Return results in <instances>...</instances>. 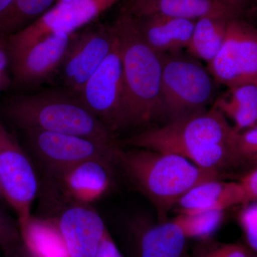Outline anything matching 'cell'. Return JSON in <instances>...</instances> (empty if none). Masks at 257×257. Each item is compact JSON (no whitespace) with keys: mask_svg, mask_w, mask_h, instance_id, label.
Here are the masks:
<instances>
[{"mask_svg":"<svg viewBox=\"0 0 257 257\" xmlns=\"http://www.w3.org/2000/svg\"><path fill=\"white\" fill-rule=\"evenodd\" d=\"M114 163L128 181L155 205L160 222L167 220L171 209L185 193L198 184L219 179L221 174L203 170L179 155L117 147Z\"/></svg>","mask_w":257,"mask_h":257,"instance_id":"7a4b0ae2","label":"cell"},{"mask_svg":"<svg viewBox=\"0 0 257 257\" xmlns=\"http://www.w3.org/2000/svg\"><path fill=\"white\" fill-rule=\"evenodd\" d=\"M235 147L243 163L257 160V126L237 132Z\"/></svg>","mask_w":257,"mask_h":257,"instance_id":"4316f807","label":"cell"},{"mask_svg":"<svg viewBox=\"0 0 257 257\" xmlns=\"http://www.w3.org/2000/svg\"><path fill=\"white\" fill-rule=\"evenodd\" d=\"M187 238L171 221L157 224L136 221L128 226L124 257H184Z\"/></svg>","mask_w":257,"mask_h":257,"instance_id":"9a60e30c","label":"cell"},{"mask_svg":"<svg viewBox=\"0 0 257 257\" xmlns=\"http://www.w3.org/2000/svg\"><path fill=\"white\" fill-rule=\"evenodd\" d=\"M249 257H256V253H253Z\"/></svg>","mask_w":257,"mask_h":257,"instance_id":"e575fe53","label":"cell"},{"mask_svg":"<svg viewBox=\"0 0 257 257\" xmlns=\"http://www.w3.org/2000/svg\"><path fill=\"white\" fill-rule=\"evenodd\" d=\"M236 133L224 115L212 106L202 114L148 128L124 144L179 155L199 168L221 174L243 164L235 147Z\"/></svg>","mask_w":257,"mask_h":257,"instance_id":"6da1fadb","label":"cell"},{"mask_svg":"<svg viewBox=\"0 0 257 257\" xmlns=\"http://www.w3.org/2000/svg\"><path fill=\"white\" fill-rule=\"evenodd\" d=\"M240 189L244 198L245 204L256 202L257 200V169L254 167L239 179Z\"/></svg>","mask_w":257,"mask_h":257,"instance_id":"83f0119b","label":"cell"},{"mask_svg":"<svg viewBox=\"0 0 257 257\" xmlns=\"http://www.w3.org/2000/svg\"><path fill=\"white\" fill-rule=\"evenodd\" d=\"M13 0H0V16L8 10Z\"/></svg>","mask_w":257,"mask_h":257,"instance_id":"4dcf8cb0","label":"cell"},{"mask_svg":"<svg viewBox=\"0 0 257 257\" xmlns=\"http://www.w3.org/2000/svg\"><path fill=\"white\" fill-rule=\"evenodd\" d=\"M243 5L222 0H127L121 13L133 18L160 15L197 20L206 17L240 18Z\"/></svg>","mask_w":257,"mask_h":257,"instance_id":"5bb4252c","label":"cell"},{"mask_svg":"<svg viewBox=\"0 0 257 257\" xmlns=\"http://www.w3.org/2000/svg\"><path fill=\"white\" fill-rule=\"evenodd\" d=\"M55 0H13L0 16V36L13 35L35 22L52 7Z\"/></svg>","mask_w":257,"mask_h":257,"instance_id":"7402d4cb","label":"cell"},{"mask_svg":"<svg viewBox=\"0 0 257 257\" xmlns=\"http://www.w3.org/2000/svg\"><path fill=\"white\" fill-rule=\"evenodd\" d=\"M121 0H73L56 3L45 14L7 39L10 57L49 35L73 34Z\"/></svg>","mask_w":257,"mask_h":257,"instance_id":"8992f818","label":"cell"},{"mask_svg":"<svg viewBox=\"0 0 257 257\" xmlns=\"http://www.w3.org/2000/svg\"><path fill=\"white\" fill-rule=\"evenodd\" d=\"M73 1V0H55L56 3H65V2Z\"/></svg>","mask_w":257,"mask_h":257,"instance_id":"836d02e7","label":"cell"},{"mask_svg":"<svg viewBox=\"0 0 257 257\" xmlns=\"http://www.w3.org/2000/svg\"><path fill=\"white\" fill-rule=\"evenodd\" d=\"M238 221L242 230L246 246L253 252L257 251V204H243L238 214Z\"/></svg>","mask_w":257,"mask_h":257,"instance_id":"484cf974","label":"cell"},{"mask_svg":"<svg viewBox=\"0 0 257 257\" xmlns=\"http://www.w3.org/2000/svg\"><path fill=\"white\" fill-rule=\"evenodd\" d=\"M253 253L246 244L218 242L210 239L199 241L191 257H249Z\"/></svg>","mask_w":257,"mask_h":257,"instance_id":"cb8c5ba5","label":"cell"},{"mask_svg":"<svg viewBox=\"0 0 257 257\" xmlns=\"http://www.w3.org/2000/svg\"><path fill=\"white\" fill-rule=\"evenodd\" d=\"M112 25L122 63L121 128L150 124L162 117V55L145 42L130 15L121 13Z\"/></svg>","mask_w":257,"mask_h":257,"instance_id":"3957f363","label":"cell"},{"mask_svg":"<svg viewBox=\"0 0 257 257\" xmlns=\"http://www.w3.org/2000/svg\"><path fill=\"white\" fill-rule=\"evenodd\" d=\"M28 146L52 177L89 160L114 164L116 146L77 135L23 130Z\"/></svg>","mask_w":257,"mask_h":257,"instance_id":"52a82bcc","label":"cell"},{"mask_svg":"<svg viewBox=\"0 0 257 257\" xmlns=\"http://www.w3.org/2000/svg\"><path fill=\"white\" fill-rule=\"evenodd\" d=\"M38 190V177L30 157L0 123V192L16 213L19 226L31 216Z\"/></svg>","mask_w":257,"mask_h":257,"instance_id":"9c48e42d","label":"cell"},{"mask_svg":"<svg viewBox=\"0 0 257 257\" xmlns=\"http://www.w3.org/2000/svg\"><path fill=\"white\" fill-rule=\"evenodd\" d=\"M114 40L112 25L72 35L59 68L65 92L78 97L88 79L110 52Z\"/></svg>","mask_w":257,"mask_h":257,"instance_id":"8fae6325","label":"cell"},{"mask_svg":"<svg viewBox=\"0 0 257 257\" xmlns=\"http://www.w3.org/2000/svg\"><path fill=\"white\" fill-rule=\"evenodd\" d=\"M78 97L112 133L121 128L122 63L116 32L110 52L88 79Z\"/></svg>","mask_w":257,"mask_h":257,"instance_id":"30bf717a","label":"cell"},{"mask_svg":"<svg viewBox=\"0 0 257 257\" xmlns=\"http://www.w3.org/2000/svg\"><path fill=\"white\" fill-rule=\"evenodd\" d=\"M230 19L206 17L196 20L187 50L189 55L210 63L220 50Z\"/></svg>","mask_w":257,"mask_h":257,"instance_id":"44dd1931","label":"cell"},{"mask_svg":"<svg viewBox=\"0 0 257 257\" xmlns=\"http://www.w3.org/2000/svg\"><path fill=\"white\" fill-rule=\"evenodd\" d=\"M228 89L227 92L216 98L213 106L225 117L232 120L236 132L257 126V84Z\"/></svg>","mask_w":257,"mask_h":257,"instance_id":"ffe728a7","label":"cell"},{"mask_svg":"<svg viewBox=\"0 0 257 257\" xmlns=\"http://www.w3.org/2000/svg\"><path fill=\"white\" fill-rule=\"evenodd\" d=\"M74 34V33H73ZM73 34H54L10 57L15 81L35 87L59 69Z\"/></svg>","mask_w":257,"mask_h":257,"instance_id":"4fadbf2b","label":"cell"},{"mask_svg":"<svg viewBox=\"0 0 257 257\" xmlns=\"http://www.w3.org/2000/svg\"><path fill=\"white\" fill-rule=\"evenodd\" d=\"M10 119L22 130L77 135L116 146V138L77 96L46 92L15 96L7 107Z\"/></svg>","mask_w":257,"mask_h":257,"instance_id":"277c9868","label":"cell"},{"mask_svg":"<svg viewBox=\"0 0 257 257\" xmlns=\"http://www.w3.org/2000/svg\"><path fill=\"white\" fill-rule=\"evenodd\" d=\"M10 56L8 53L7 40L0 41V79H2L7 67L10 64Z\"/></svg>","mask_w":257,"mask_h":257,"instance_id":"f546056e","label":"cell"},{"mask_svg":"<svg viewBox=\"0 0 257 257\" xmlns=\"http://www.w3.org/2000/svg\"><path fill=\"white\" fill-rule=\"evenodd\" d=\"M3 199V197H2L1 192H0V199Z\"/></svg>","mask_w":257,"mask_h":257,"instance_id":"d590c367","label":"cell"},{"mask_svg":"<svg viewBox=\"0 0 257 257\" xmlns=\"http://www.w3.org/2000/svg\"><path fill=\"white\" fill-rule=\"evenodd\" d=\"M224 211L216 209L194 214H179L172 221L178 225L187 239H210L224 221Z\"/></svg>","mask_w":257,"mask_h":257,"instance_id":"603a6c76","label":"cell"},{"mask_svg":"<svg viewBox=\"0 0 257 257\" xmlns=\"http://www.w3.org/2000/svg\"><path fill=\"white\" fill-rule=\"evenodd\" d=\"M13 257H32L28 252L24 245L20 247L16 253Z\"/></svg>","mask_w":257,"mask_h":257,"instance_id":"1f68e13d","label":"cell"},{"mask_svg":"<svg viewBox=\"0 0 257 257\" xmlns=\"http://www.w3.org/2000/svg\"><path fill=\"white\" fill-rule=\"evenodd\" d=\"M222 1L228 2V3H234V4L243 5L242 0H222Z\"/></svg>","mask_w":257,"mask_h":257,"instance_id":"d6a6232c","label":"cell"},{"mask_svg":"<svg viewBox=\"0 0 257 257\" xmlns=\"http://www.w3.org/2000/svg\"><path fill=\"white\" fill-rule=\"evenodd\" d=\"M207 69L228 88L257 84L256 29L240 18L230 19L224 42Z\"/></svg>","mask_w":257,"mask_h":257,"instance_id":"ba28073f","label":"cell"},{"mask_svg":"<svg viewBox=\"0 0 257 257\" xmlns=\"http://www.w3.org/2000/svg\"><path fill=\"white\" fill-rule=\"evenodd\" d=\"M113 164L89 160L72 166L53 177L61 196L69 202L90 205L111 187Z\"/></svg>","mask_w":257,"mask_h":257,"instance_id":"2e32d148","label":"cell"},{"mask_svg":"<svg viewBox=\"0 0 257 257\" xmlns=\"http://www.w3.org/2000/svg\"><path fill=\"white\" fill-rule=\"evenodd\" d=\"M245 204L237 182L212 179L198 184L184 194L176 203L179 214H194L199 211L225 210L236 204Z\"/></svg>","mask_w":257,"mask_h":257,"instance_id":"ac0fdd59","label":"cell"},{"mask_svg":"<svg viewBox=\"0 0 257 257\" xmlns=\"http://www.w3.org/2000/svg\"><path fill=\"white\" fill-rule=\"evenodd\" d=\"M67 205L53 216L68 257H96L107 226L90 205L65 200Z\"/></svg>","mask_w":257,"mask_h":257,"instance_id":"7c38bea8","label":"cell"},{"mask_svg":"<svg viewBox=\"0 0 257 257\" xmlns=\"http://www.w3.org/2000/svg\"><path fill=\"white\" fill-rule=\"evenodd\" d=\"M23 243L18 221L0 208V249L5 257L13 256Z\"/></svg>","mask_w":257,"mask_h":257,"instance_id":"d4e9b609","label":"cell"},{"mask_svg":"<svg viewBox=\"0 0 257 257\" xmlns=\"http://www.w3.org/2000/svg\"><path fill=\"white\" fill-rule=\"evenodd\" d=\"M216 83L208 69L189 54L162 55V117L170 123L205 112L215 100Z\"/></svg>","mask_w":257,"mask_h":257,"instance_id":"5b68a950","label":"cell"},{"mask_svg":"<svg viewBox=\"0 0 257 257\" xmlns=\"http://www.w3.org/2000/svg\"><path fill=\"white\" fill-rule=\"evenodd\" d=\"M96 257H124L108 228L101 239Z\"/></svg>","mask_w":257,"mask_h":257,"instance_id":"f1b7e54d","label":"cell"},{"mask_svg":"<svg viewBox=\"0 0 257 257\" xmlns=\"http://www.w3.org/2000/svg\"><path fill=\"white\" fill-rule=\"evenodd\" d=\"M133 18L145 42L161 55L177 53L187 49L196 22L160 15Z\"/></svg>","mask_w":257,"mask_h":257,"instance_id":"e0dca14e","label":"cell"},{"mask_svg":"<svg viewBox=\"0 0 257 257\" xmlns=\"http://www.w3.org/2000/svg\"></svg>","mask_w":257,"mask_h":257,"instance_id":"8d00e7d4","label":"cell"},{"mask_svg":"<svg viewBox=\"0 0 257 257\" xmlns=\"http://www.w3.org/2000/svg\"><path fill=\"white\" fill-rule=\"evenodd\" d=\"M20 229L24 246L32 257H68L53 216L31 215Z\"/></svg>","mask_w":257,"mask_h":257,"instance_id":"d6986e66","label":"cell"}]
</instances>
